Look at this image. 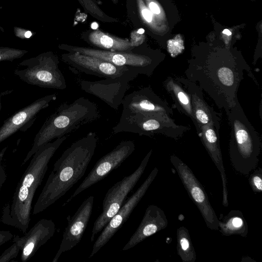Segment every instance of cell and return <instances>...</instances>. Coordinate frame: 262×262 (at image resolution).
Instances as JSON below:
<instances>
[{"label": "cell", "mask_w": 262, "mask_h": 262, "mask_svg": "<svg viewBox=\"0 0 262 262\" xmlns=\"http://www.w3.org/2000/svg\"><path fill=\"white\" fill-rule=\"evenodd\" d=\"M59 63L56 55L47 52L22 61L19 66L25 68L15 69L14 74L29 84L63 90L67 88V83Z\"/></svg>", "instance_id": "obj_7"}, {"label": "cell", "mask_w": 262, "mask_h": 262, "mask_svg": "<svg viewBox=\"0 0 262 262\" xmlns=\"http://www.w3.org/2000/svg\"><path fill=\"white\" fill-rule=\"evenodd\" d=\"M94 196L85 199L68 221L59 248L52 262H57L60 255L76 246L81 241L92 213Z\"/></svg>", "instance_id": "obj_16"}, {"label": "cell", "mask_w": 262, "mask_h": 262, "mask_svg": "<svg viewBox=\"0 0 262 262\" xmlns=\"http://www.w3.org/2000/svg\"><path fill=\"white\" fill-rule=\"evenodd\" d=\"M98 142L96 133L90 132L67 148L54 163L37 200L33 214H38L64 195L84 175Z\"/></svg>", "instance_id": "obj_2"}, {"label": "cell", "mask_w": 262, "mask_h": 262, "mask_svg": "<svg viewBox=\"0 0 262 262\" xmlns=\"http://www.w3.org/2000/svg\"><path fill=\"white\" fill-rule=\"evenodd\" d=\"M149 150L137 169L131 174L117 182L106 192L102 203V211L94 222L91 241L106 225L123 205L128 194L134 188L143 173L152 154Z\"/></svg>", "instance_id": "obj_9"}, {"label": "cell", "mask_w": 262, "mask_h": 262, "mask_svg": "<svg viewBox=\"0 0 262 262\" xmlns=\"http://www.w3.org/2000/svg\"><path fill=\"white\" fill-rule=\"evenodd\" d=\"M175 79L181 83L190 96L196 130L202 126L220 125L221 114L215 111L205 100L203 90L200 86L186 78L176 77Z\"/></svg>", "instance_id": "obj_18"}, {"label": "cell", "mask_w": 262, "mask_h": 262, "mask_svg": "<svg viewBox=\"0 0 262 262\" xmlns=\"http://www.w3.org/2000/svg\"><path fill=\"white\" fill-rule=\"evenodd\" d=\"M6 179L5 171L2 165H0V191Z\"/></svg>", "instance_id": "obj_30"}, {"label": "cell", "mask_w": 262, "mask_h": 262, "mask_svg": "<svg viewBox=\"0 0 262 262\" xmlns=\"http://www.w3.org/2000/svg\"><path fill=\"white\" fill-rule=\"evenodd\" d=\"M220 232L223 235L233 234L245 237L248 233V226L242 213L232 210L222 221L219 220Z\"/></svg>", "instance_id": "obj_23"}, {"label": "cell", "mask_w": 262, "mask_h": 262, "mask_svg": "<svg viewBox=\"0 0 262 262\" xmlns=\"http://www.w3.org/2000/svg\"><path fill=\"white\" fill-rule=\"evenodd\" d=\"M177 252L183 262H194L196 255L188 230L181 226L177 231Z\"/></svg>", "instance_id": "obj_24"}, {"label": "cell", "mask_w": 262, "mask_h": 262, "mask_svg": "<svg viewBox=\"0 0 262 262\" xmlns=\"http://www.w3.org/2000/svg\"><path fill=\"white\" fill-rule=\"evenodd\" d=\"M8 147L6 146L3 148L0 151V165H2V162L5 154L6 150L7 149Z\"/></svg>", "instance_id": "obj_34"}, {"label": "cell", "mask_w": 262, "mask_h": 262, "mask_svg": "<svg viewBox=\"0 0 262 262\" xmlns=\"http://www.w3.org/2000/svg\"><path fill=\"white\" fill-rule=\"evenodd\" d=\"M121 105L122 111L126 112L169 116L173 114L169 104L157 95L149 86L125 96Z\"/></svg>", "instance_id": "obj_14"}, {"label": "cell", "mask_w": 262, "mask_h": 262, "mask_svg": "<svg viewBox=\"0 0 262 262\" xmlns=\"http://www.w3.org/2000/svg\"><path fill=\"white\" fill-rule=\"evenodd\" d=\"M135 149V145L133 141H121L111 151L96 162L66 203H69L83 190L103 179L113 170L117 168L132 154Z\"/></svg>", "instance_id": "obj_12"}, {"label": "cell", "mask_w": 262, "mask_h": 262, "mask_svg": "<svg viewBox=\"0 0 262 262\" xmlns=\"http://www.w3.org/2000/svg\"><path fill=\"white\" fill-rule=\"evenodd\" d=\"M19 237V235H16L13 237V244L0 256V262H8L17 257L21 249V244Z\"/></svg>", "instance_id": "obj_25"}, {"label": "cell", "mask_w": 262, "mask_h": 262, "mask_svg": "<svg viewBox=\"0 0 262 262\" xmlns=\"http://www.w3.org/2000/svg\"><path fill=\"white\" fill-rule=\"evenodd\" d=\"M158 172V168H154L137 190L122 205L118 212L110 220L94 243L89 258L96 254L121 228L145 194Z\"/></svg>", "instance_id": "obj_13"}, {"label": "cell", "mask_w": 262, "mask_h": 262, "mask_svg": "<svg viewBox=\"0 0 262 262\" xmlns=\"http://www.w3.org/2000/svg\"><path fill=\"white\" fill-rule=\"evenodd\" d=\"M27 52V51L24 50L9 47H0V61H12L22 57Z\"/></svg>", "instance_id": "obj_26"}, {"label": "cell", "mask_w": 262, "mask_h": 262, "mask_svg": "<svg viewBox=\"0 0 262 262\" xmlns=\"http://www.w3.org/2000/svg\"><path fill=\"white\" fill-rule=\"evenodd\" d=\"M14 30L15 35L22 39L29 38L33 35L32 32L23 28L15 27Z\"/></svg>", "instance_id": "obj_28"}, {"label": "cell", "mask_w": 262, "mask_h": 262, "mask_svg": "<svg viewBox=\"0 0 262 262\" xmlns=\"http://www.w3.org/2000/svg\"><path fill=\"white\" fill-rule=\"evenodd\" d=\"M246 71L257 84L245 60L231 53L196 54L188 61L186 78L196 83L227 114L238 101L237 92Z\"/></svg>", "instance_id": "obj_1"}, {"label": "cell", "mask_w": 262, "mask_h": 262, "mask_svg": "<svg viewBox=\"0 0 262 262\" xmlns=\"http://www.w3.org/2000/svg\"><path fill=\"white\" fill-rule=\"evenodd\" d=\"M167 225L168 220L164 212L156 205H149L139 226L122 251L134 247L148 237L165 229Z\"/></svg>", "instance_id": "obj_20"}, {"label": "cell", "mask_w": 262, "mask_h": 262, "mask_svg": "<svg viewBox=\"0 0 262 262\" xmlns=\"http://www.w3.org/2000/svg\"><path fill=\"white\" fill-rule=\"evenodd\" d=\"M249 183L255 192H261L262 191V170L260 168L253 172L249 178Z\"/></svg>", "instance_id": "obj_27"}, {"label": "cell", "mask_w": 262, "mask_h": 262, "mask_svg": "<svg viewBox=\"0 0 262 262\" xmlns=\"http://www.w3.org/2000/svg\"><path fill=\"white\" fill-rule=\"evenodd\" d=\"M174 166L189 196L199 209L208 228L219 229V220L211 206L208 196L201 184L190 168L174 155L170 156Z\"/></svg>", "instance_id": "obj_11"}, {"label": "cell", "mask_w": 262, "mask_h": 262, "mask_svg": "<svg viewBox=\"0 0 262 262\" xmlns=\"http://www.w3.org/2000/svg\"><path fill=\"white\" fill-rule=\"evenodd\" d=\"M149 8L152 12L158 14L160 13V10L158 5L154 3L151 2L149 5Z\"/></svg>", "instance_id": "obj_32"}, {"label": "cell", "mask_w": 262, "mask_h": 262, "mask_svg": "<svg viewBox=\"0 0 262 262\" xmlns=\"http://www.w3.org/2000/svg\"><path fill=\"white\" fill-rule=\"evenodd\" d=\"M61 59L81 72L104 78L118 77L130 69L78 52L63 54Z\"/></svg>", "instance_id": "obj_15"}, {"label": "cell", "mask_w": 262, "mask_h": 262, "mask_svg": "<svg viewBox=\"0 0 262 262\" xmlns=\"http://www.w3.org/2000/svg\"><path fill=\"white\" fill-rule=\"evenodd\" d=\"M55 230V225L51 220L42 219L24 236H19L21 261L25 262L30 259L39 248L54 235Z\"/></svg>", "instance_id": "obj_19"}, {"label": "cell", "mask_w": 262, "mask_h": 262, "mask_svg": "<svg viewBox=\"0 0 262 262\" xmlns=\"http://www.w3.org/2000/svg\"><path fill=\"white\" fill-rule=\"evenodd\" d=\"M13 237V234L5 230H0V246Z\"/></svg>", "instance_id": "obj_29"}, {"label": "cell", "mask_w": 262, "mask_h": 262, "mask_svg": "<svg viewBox=\"0 0 262 262\" xmlns=\"http://www.w3.org/2000/svg\"><path fill=\"white\" fill-rule=\"evenodd\" d=\"M163 85L174 102L178 111L190 118L194 123V117L191 99L183 86L172 76H168Z\"/></svg>", "instance_id": "obj_21"}, {"label": "cell", "mask_w": 262, "mask_h": 262, "mask_svg": "<svg viewBox=\"0 0 262 262\" xmlns=\"http://www.w3.org/2000/svg\"><path fill=\"white\" fill-rule=\"evenodd\" d=\"M144 30L143 29H140L138 30V33L139 34H142L144 33Z\"/></svg>", "instance_id": "obj_37"}, {"label": "cell", "mask_w": 262, "mask_h": 262, "mask_svg": "<svg viewBox=\"0 0 262 262\" xmlns=\"http://www.w3.org/2000/svg\"><path fill=\"white\" fill-rule=\"evenodd\" d=\"M189 126L179 125L165 115H144L122 111L117 124L112 128L116 134L122 132L151 137L161 135L175 140L189 130Z\"/></svg>", "instance_id": "obj_6"}, {"label": "cell", "mask_w": 262, "mask_h": 262, "mask_svg": "<svg viewBox=\"0 0 262 262\" xmlns=\"http://www.w3.org/2000/svg\"><path fill=\"white\" fill-rule=\"evenodd\" d=\"M13 92V90H7L4 92H0V111L2 109V97L5 96V95H8L9 94H11Z\"/></svg>", "instance_id": "obj_33"}, {"label": "cell", "mask_w": 262, "mask_h": 262, "mask_svg": "<svg viewBox=\"0 0 262 262\" xmlns=\"http://www.w3.org/2000/svg\"><path fill=\"white\" fill-rule=\"evenodd\" d=\"M88 41L101 50L113 52L128 51L135 48L128 40L113 36L100 31L91 32L88 36Z\"/></svg>", "instance_id": "obj_22"}, {"label": "cell", "mask_w": 262, "mask_h": 262, "mask_svg": "<svg viewBox=\"0 0 262 262\" xmlns=\"http://www.w3.org/2000/svg\"><path fill=\"white\" fill-rule=\"evenodd\" d=\"M97 104L84 97L71 103L65 102L59 105L46 120L35 136L31 149L23 164L26 163L41 147L57 139L77 130L80 126L100 118Z\"/></svg>", "instance_id": "obj_4"}, {"label": "cell", "mask_w": 262, "mask_h": 262, "mask_svg": "<svg viewBox=\"0 0 262 262\" xmlns=\"http://www.w3.org/2000/svg\"><path fill=\"white\" fill-rule=\"evenodd\" d=\"M231 128L229 155L234 169L248 176L257 166L261 149L260 136L239 101L227 114Z\"/></svg>", "instance_id": "obj_5"}, {"label": "cell", "mask_w": 262, "mask_h": 262, "mask_svg": "<svg viewBox=\"0 0 262 262\" xmlns=\"http://www.w3.org/2000/svg\"><path fill=\"white\" fill-rule=\"evenodd\" d=\"M63 136L41 147L24 171L12 200L2 210L1 221L25 233L30 222L32 203L34 194L41 185L48 168V163L56 151L67 138Z\"/></svg>", "instance_id": "obj_3"}, {"label": "cell", "mask_w": 262, "mask_h": 262, "mask_svg": "<svg viewBox=\"0 0 262 262\" xmlns=\"http://www.w3.org/2000/svg\"><path fill=\"white\" fill-rule=\"evenodd\" d=\"M98 27V25L97 23H94L92 24V28L93 29H96Z\"/></svg>", "instance_id": "obj_36"}, {"label": "cell", "mask_w": 262, "mask_h": 262, "mask_svg": "<svg viewBox=\"0 0 262 262\" xmlns=\"http://www.w3.org/2000/svg\"><path fill=\"white\" fill-rule=\"evenodd\" d=\"M224 34H225L227 35H230L231 34V32L228 29H225L223 31Z\"/></svg>", "instance_id": "obj_35"}, {"label": "cell", "mask_w": 262, "mask_h": 262, "mask_svg": "<svg viewBox=\"0 0 262 262\" xmlns=\"http://www.w3.org/2000/svg\"><path fill=\"white\" fill-rule=\"evenodd\" d=\"M142 14L144 19L147 22H150L152 20V14L151 12L146 8H144L142 10Z\"/></svg>", "instance_id": "obj_31"}, {"label": "cell", "mask_w": 262, "mask_h": 262, "mask_svg": "<svg viewBox=\"0 0 262 262\" xmlns=\"http://www.w3.org/2000/svg\"><path fill=\"white\" fill-rule=\"evenodd\" d=\"M55 94L41 97L15 112L6 119L0 127V143L19 130L25 131L35 121L36 115L49 106L51 102L56 99Z\"/></svg>", "instance_id": "obj_17"}, {"label": "cell", "mask_w": 262, "mask_h": 262, "mask_svg": "<svg viewBox=\"0 0 262 262\" xmlns=\"http://www.w3.org/2000/svg\"><path fill=\"white\" fill-rule=\"evenodd\" d=\"M139 74L136 70L130 68L118 77L95 81L82 80L79 85L82 91L95 96L112 108L117 110L130 88L129 82L134 80Z\"/></svg>", "instance_id": "obj_10"}, {"label": "cell", "mask_w": 262, "mask_h": 262, "mask_svg": "<svg viewBox=\"0 0 262 262\" xmlns=\"http://www.w3.org/2000/svg\"><path fill=\"white\" fill-rule=\"evenodd\" d=\"M60 49L69 52H78L95 57L118 66H124L136 70L139 74L150 77L163 60L159 54L140 51L113 52L94 48L61 45Z\"/></svg>", "instance_id": "obj_8"}]
</instances>
